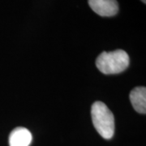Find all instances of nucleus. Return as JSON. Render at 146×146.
Masks as SVG:
<instances>
[{"mask_svg": "<svg viewBox=\"0 0 146 146\" xmlns=\"http://www.w3.org/2000/svg\"><path fill=\"white\" fill-rule=\"evenodd\" d=\"M141 2H143V3H146V1H145V0H141Z\"/></svg>", "mask_w": 146, "mask_h": 146, "instance_id": "423d86ee", "label": "nucleus"}, {"mask_svg": "<svg viewBox=\"0 0 146 146\" xmlns=\"http://www.w3.org/2000/svg\"><path fill=\"white\" fill-rule=\"evenodd\" d=\"M94 127L104 139H111L115 133V117L106 105L101 102H94L91 108Z\"/></svg>", "mask_w": 146, "mask_h": 146, "instance_id": "f257e3e1", "label": "nucleus"}, {"mask_svg": "<svg viewBox=\"0 0 146 146\" xmlns=\"http://www.w3.org/2000/svg\"><path fill=\"white\" fill-rule=\"evenodd\" d=\"M130 101L133 108L140 114L146 113V89L145 87H136L131 90Z\"/></svg>", "mask_w": 146, "mask_h": 146, "instance_id": "39448f33", "label": "nucleus"}, {"mask_svg": "<svg viewBox=\"0 0 146 146\" xmlns=\"http://www.w3.org/2000/svg\"><path fill=\"white\" fill-rule=\"evenodd\" d=\"M32 134L25 127H17L11 132L9 136L10 146H29L32 142Z\"/></svg>", "mask_w": 146, "mask_h": 146, "instance_id": "20e7f679", "label": "nucleus"}, {"mask_svg": "<svg viewBox=\"0 0 146 146\" xmlns=\"http://www.w3.org/2000/svg\"><path fill=\"white\" fill-rule=\"evenodd\" d=\"M128 54L123 50L111 52H102L96 60V66L101 72L106 75L118 74L125 71L129 66Z\"/></svg>", "mask_w": 146, "mask_h": 146, "instance_id": "f03ea898", "label": "nucleus"}, {"mask_svg": "<svg viewBox=\"0 0 146 146\" xmlns=\"http://www.w3.org/2000/svg\"><path fill=\"white\" fill-rule=\"evenodd\" d=\"M89 5L95 13L103 17L114 16L119 11L117 0H89Z\"/></svg>", "mask_w": 146, "mask_h": 146, "instance_id": "7ed1b4c3", "label": "nucleus"}]
</instances>
